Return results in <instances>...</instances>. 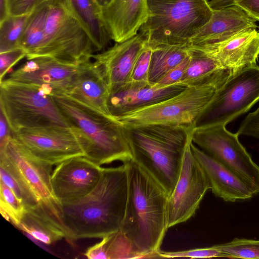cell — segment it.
I'll return each instance as SVG.
<instances>
[{
    "label": "cell",
    "mask_w": 259,
    "mask_h": 259,
    "mask_svg": "<svg viewBox=\"0 0 259 259\" xmlns=\"http://www.w3.org/2000/svg\"><path fill=\"white\" fill-rule=\"evenodd\" d=\"M84 255L89 259H107L104 238L100 242L89 247Z\"/></svg>",
    "instance_id": "cell-39"
},
{
    "label": "cell",
    "mask_w": 259,
    "mask_h": 259,
    "mask_svg": "<svg viewBox=\"0 0 259 259\" xmlns=\"http://www.w3.org/2000/svg\"><path fill=\"white\" fill-rule=\"evenodd\" d=\"M77 66L50 57L39 56L28 60L4 79L45 87L50 90L54 95H66Z\"/></svg>",
    "instance_id": "cell-16"
},
{
    "label": "cell",
    "mask_w": 259,
    "mask_h": 259,
    "mask_svg": "<svg viewBox=\"0 0 259 259\" xmlns=\"http://www.w3.org/2000/svg\"><path fill=\"white\" fill-rule=\"evenodd\" d=\"M83 26L98 52L105 50L112 40L96 0H56Z\"/></svg>",
    "instance_id": "cell-24"
},
{
    "label": "cell",
    "mask_w": 259,
    "mask_h": 259,
    "mask_svg": "<svg viewBox=\"0 0 259 259\" xmlns=\"http://www.w3.org/2000/svg\"><path fill=\"white\" fill-rule=\"evenodd\" d=\"M191 142L192 135L185 150L178 180L168 196V228L185 222L193 217L206 192L210 189L207 178L193 154Z\"/></svg>",
    "instance_id": "cell-11"
},
{
    "label": "cell",
    "mask_w": 259,
    "mask_h": 259,
    "mask_svg": "<svg viewBox=\"0 0 259 259\" xmlns=\"http://www.w3.org/2000/svg\"></svg>",
    "instance_id": "cell-44"
},
{
    "label": "cell",
    "mask_w": 259,
    "mask_h": 259,
    "mask_svg": "<svg viewBox=\"0 0 259 259\" xmlns=\"http://www.w3.org/2000/svg\"><path fill=\"white\" fill-rule=\"evenodd\" d=\"M188 56V44L160 45L152 47L149 82L157 83Z\"/></svg>",
    "instance_id": "cell-25"
},
{
    "label": "cell",
    "mask_w": 259,
    "mask_h": 259,
    "mask_svg": "<svg viewBox=\"0 0 259 259\" xmlns=\"http://www.w3.org/2000/svg\"><path fill=\"white\" fill-rule=\"evenodd\" d=\"M25 57L26 54L21 48L0 53V82L10 69Z\"/></svg>",
    "instance_id": "cell-34"
},
{
    "label": "cell",
    "mask_w": 259,
    "mask_h": 259,
    "mask_svg": "<svg viewBox=\"0 0 259 259\" xmlns=\"http://www.w3.org/2000/svg\"><path fill=\"white\" fill-rule=\"evenodd\" d=\"M13 137L34 157L54 165L68 159L84 156L71 127L47 126L22 129Z\"/></svg>",
    "instance_id": "cell-13"
},
{
    "label": "cell",
    "mask_w": 259,
    "mask_h": 259,
    "mask_svg": "<svg viewBox=\"0 0 259 259\" xmlns=\"http://www.w3.org/2000/svg\"><path fill=\"white\" fill-rule=\"evenodd\" d=\"M44 17V3L29 14L19 43L28 60L39 56L45 38Z\"/></svg>",
    "instance_id": "cell-27"
},
{
    "label": "cell",
    "mask_w": 259,
    "mask_h": 259,
    "mask_svg": "<svg viewBox=\"0 0 259 259\" xmlns=\"http://www.w3.org/2000/svg\"><path fill=\"white\" fill-rule=\"evenodd\" d=\"M127 193L126 162L118 167L103 168L99 183L85 196L65 204L56 200L50 209L64 229L68 241L102 238L120 230Z\"/></svg>",
    "instance_id": "cell-1"
},
{
    "label": "cell",
    "mask_w": 259,
    "mask_h": 259,
    "mask_svg": "<svg viewBox=\"0 0 259 259\" xmlns=\"http://www.w3.org/2000/svg\"><path fill=\"white\" fill-rule=\"evenodd\" d=\"M9 15L7 0H0V22L3 21Z\"/></svg>",
    "instance_id": "cell-42"
},
{
    "label": "cell",
    "mask_w": 259,
    "mask_h": 259,
    "mask_svg": "<svg viewBox=\"0 0 259 259\" xmlns=\"http://www.w3.org/2000/svg\"><path fill=\"white\" fill-rule=\"evenodd\" d=\"M186 87L180 83L159 86L149 82H129L109 91L107 101L108 110L110 116L115 118L169 98Z\"/></svg>",
    "instance_id": "cell-17"
},
{
    "label": "cell",
    "mask_w": 259,
    "mask_h": 259,
    "mask_svg": "<svg viewBox=\"0 0 259 259\" xmlns=\"http://www.w3.org/2000/svg\"><path fill=\"white\" fill-rule=\"evenodd\" d=\"M234 5L240 7L248 15L259 22V0H237Z\"/></svg>",
    "instance_id": "cell-38"
},
{
    "label": "cell",
    "mask_w": 259,
    "mask_h": 259,
    "mask_svg": "<svg viewBox=\"0 0 259 259\" xmlns=\"http://www.w3.org/2000/svg\"><path fill=\"white\" fill-rule=\"evenodd\" d=\"M215 245L226 257L259 259V240L235 238L230 242Z\"/></svg>",
    "instance_id": "cell-30"
},
{
    "label": "cell",
    "mask_w": 259,
    "mask_h": 259,
    "mask_svg": "<svg viewBox=\"0 0 259 259\" xmlns=\"http://www.w3.org/2000/svg\"><path fill=\"white\" fill-rule=\"evenodd\" d=\"M232 73L223 69L169 98L114 118L126 127L155 124L196 127L200 117Z\"/></svg>",
    "instance_id": "cell-5"
},
{
    "label": "cell",
    "mask_w": 259,
    "mask_h": 259,
    "mask_svg": "<svg viewBox=\"0 0 259 259\" xmlns=\"http://www.w3.org/2000/svg\"><path fill=\"white\" fill-rule=\"evenodd\" d=\"M48 0H7L9 15H25Z\"/></svg>",
    "instance_id": "cell-35"
},
{
    "label": "cell",
    "mask_w": 259,
    "mask_h": 259,
    "mask_svg": "<svg viewBox=\"0 0 259 259\" xmlns=\"http://www.w3.org/2000/svg\"><path fill=\"white\" fill-rule=\"evenodd\" d=\"M28 16L9 15L0 22V53L20 48V40Z\"/></svg>",
    "instance_id": "cell-28"
},
{
    "label": "cell",
    "mask_w": 259,
    "mask_h": 259,
    "mask_svg": "<svg viewBox=\"0 0 259 259\" xmlns=\"http://www.w3.org/2000/svg\"><path fill=\"white\" fill-rule=\"evenodd\" d=\"M191 147L214 195L225 201L232 202L249 199L254 195L250 188L241 179L197 147L192 141Z\"/></svg>",
    "instance_id": "cell-20"
},
{
    "label": "cell",
    "mask_w": 259,
    "mask_h": 259,
    "mask_svg": "<svg viewBox=\"0 0 259 259\" xmlns=\"http://www.w3.org/2000/svg\"><path fill=\"white\" fill-rule=\"evenodd\" d=\"M101 12L112 40L121 42L138 34L146 22L147 0H111Z\"/></svg>",
    "instance_id": "cell-21"
},
{
    "label": "cell",
    "mask_w": 259,
    "mask_h": 259,
    "mask_svg": "<svg viewBox=\"0 0 259 259\" xmlns=\"http://www.w3.org/2000/svg\"><path fill=\"white\" fill-rule=\"evenodd\" d=\"M108 86L91 60L80 63L66 95L109 116Z\"/></svg>",
    "instance_id": "cell-22"
},
{
    "label": "cell",
    "mask_w": 259,
    "mask_h": 259,
    "mask_svg": "<svg viewBox=\"0 0 259 259\" xmlns=\"http://www.w3.org/2000/svg\"><path fill=\"white\" fill-rule=\"evenodd\" d=\"M190 62L189 56L170 70L157 83L159 86H167L178 83L183 77Z\"/></svg>",
    "instance_id": "cell-37"
},
{
    "label": "cell",
    "mask_w": 259,
    "mask_h": 259,
    "mask_svg": "<svg viewBox=\"0 0 259 259\" xmlns=\"http://www.w3.org/2000/svg\"><path fill=\"white\" fill-rule=\"evenodd\" d=\"M0 211L2 216L17 228L25 211V206L13 191L0 181Z\"/></svg>",
    "instance_id": "cell-29"
},
{
    "label": "cell",
    "mask_w": 259,
    "mask_h": 259,
    "mask_svg": "<svg viewBox=\"0 0 259 259\" xmlns=\"http://www.w3.org/2000/svg\"><path fill=\"white\" fill-rule=\"evenodd\" d=\"M194 46L209 53L223 68L234 73L256 64L259 58V30L248 29L215 45Z\"/></svg>",
    "instance_id": "cell-19"
},
{
    "label": "cell",
    "mask_w": 259,
    "mask_h": 259,
    "mask_svg": "<svg viewBox=\"0 0 259 259\" xmlns=\"http://www.w3.org/2000/svg\"><path fill=\"white\" fill-rule=\"evenodd\" d=\"M237 0H210L208 3L213 9L223 8L234 5Z\"/></svg>",
    "instance_id": "cell-41"
},
{
    "label": "cell",
    "mask_w": 259,
    "mask_h": 259,
    "mask_svg": "<svg viewBox=\"0 0 259 259\" xmlns=\"http://www.w3.org/2000/svg\"><path fill=\"white\" fill-rule=\"evenodd\" d=\"M13 135V133L7 120L3 112L0 111V145L5 143Z\"/></svg>",
    "instance_id": "cell-40"
},
{
    "label": "cell",
    "mask_w": 259,
    "mask_h": 259,
    "mask_svg": "<svg viewBox=\"0 0 259 259\" xmlns=\"http://www.w3.org/2000/svg\"><path fill=\"white\" fill-rule=\"evenodd\" d=\"M44 6L45 38L39 56L73 65L91 60L98 50L80 22L56 0L46 1Z\"/></svg>",
    "instance_id": "cell-8"
},
{
    "label": "cell",
    "mask_w": 259,
    "mask_h": 259,
    "mask_svg": "<svg viewBox=\"0 0 259 259\" xmlns=\"http://www.w3.org/2000/svg\"><path fill=\"white\" fill-rule=\"evenodd\" d=\"M159 258L190 257L210 258L225 257L224 253L213 245L208 247L198 248L187 250L166 252L161 250L158 253Z\"/></svg>",
    "instance_id": "cell-33"
},
{
    "label": "cell",
    "mask_w": 259,
    "mask_h": 259,
    "mask_svg": "<svg viewBox=\"0 0 259 259\" xmlns=\"http://www.w3.org/2000/svg\"><path fill=\"white\" fill-rule=\"evenodd\" d=\"M237 133L259 140V107L248 114L241 122Z\"/></svg>",
    "instance_id": "cell-36"
},
{
    "label": "cell",
    "mask_w": 259,
    "mask_h": 259,
    "mask_svg": "<svg viewBox=\"0 0 259 259\" xmlns=\"http://www.w3.org/2000/svg\"><path fill=\"white\" fill-rule=\"evenodd\" d=\"M239 135L231 133L223 124L195 127L192 142L212 158L224 165L252 190L259 193V166L241 144Z\"/></svg>",
    "instance_id": "cell-9"
},
{
    "label": "cell",
    "mask_w": 259,
    "mask_h": 259,
    "mask_svg": "<svg viewBox=\"0 0 259 259\" xmlns=\"http://www.w3.org/2000/svg\"><path fill=\"white\" fill-rule=\"evenodd\" d=\"M103 238L107 259L136 258L131 243L120 230Z\"/></svg>",
    "instance_id": "cell-31"
},
{
    "label": "cell",
    "mask_w": 259,
    "mask_h": 259,
    "mask_svg": "<svg viewBox=\"0 0 259 259\" xmlns=\"http://www.w3.org/2000/svg\"><path fill=\"white\" fill-rule=\"evenodd\" d=\"M128 193L120 231L136 258H159L167 230L168 195L134 160L127 162Z\"/></svg>",
    "instance_id": "cell-2"
},
{
    "label": "cell",
    "mask_w": 259,
    "mask_h": 259,
    "mask_svg": "<svg viewBox=\"0 0 259 259\" xmlns=\"http://www.w3.org/2000/svg\"><path fill=\"white\" fill-rule=\"evenodd\" d=\"M0 111L13 133L25 128L71 127L53 92L41 86L4 79L0 82Z\"/></svg>",
    "instance_id": "cell-7"
},
{
    "label": "cell",
    "mask_w": 259,
    "mask_h": 259,
    "mask_svg": "<svg viewBox=\"0 0 259 259\" xmlns=\"http://www.w3.org/2000/svg\"><path fill=\"white\" fill-rule=\"evenodd\" d=\"M194 127L161 124L125 127L132 160L168 196L178 180L185 150Z\"/></svg>",
    "instance_id": "cell-3"
},
{
    "label": "cell",
    "mask_w": 259,
    "mask_h": 259,
    "mask_svg": "<svg viewBox=\"0 0 259 259\" xmlns=\"http://www.w3.org/2000/svg\"><path fill=\"white\" fill-rule=\"evenodd\" d=\"M77 138L84 157L99 165L133 159L126 129L113 117L66 95H54Z\"/></svg>",
    "instance_id": "cell-4"
},
{
    "label": "cell",
    "mask_w": 259,
    "mask_h": 259,
    "mask_svg": "<svg viewBox=\"0 0 259 259\" xmlns=\"http://www.w3.org/2000/svg\"><path fill=\"white\" fill-rule=\"evenodd\" d=\"M18 228L48 245L66 238L64 229L46 203L41 201L33 206L25 207Z\"/></svg>",
    "instance_id": "cell-23"
},
{
    "label": "cell",
    "mask_w": 259,
    "mask_h": 259,
    "mask_svg": "<svg viewBox=\"0 0 259 259\" xmlns=\"http://www.w3.org/2000/svg\"><path fill=\"white\" fill-rule=\"evenodd\" d=\"M152 47L147 43L140 52L135 63L130 82H149Z\"/></svg>",
    "instance_id": "cell-32"
},
{
    "label": "cell",
    "mask_w": 259,
    "mask_h": 259,
    "mask_svg": "<svg viewBox=\"0 0 259 259\" xmlns=\"http://www.w3.org/2000/svg\"><path fill=\"white\" fill-rule=\"evenodd\" d=\"M188 45L190 62L183 77L178 83L186 86L193 84L225 69L206 51L196 46Z\"/></svg>",
    "instance_id": "cell-26"
},
{
    "label": "cell",
    "mask_w": 259,
    "mask_h": 259,
    "mask_svg": "<svg viewBox=\"0 0 259 259\" xmlns=\"http://www.w3.org/2000/svg\"><path fill=\"white\" fill-rule=\"evenodd\" d=\"M0 167L14 176L38 202L56 200L51 183L52 165L34 157L13 135L0 145Z\"/></svg>",
    "instance_id": "cell-12"
},
{
    "label": "cell",
    "mask_w": 259,
    "mask_h": 259,
    "mask_svg": "<svg viewBox=\"0 0 259 259\" xmlns=\"http://www.w3.org/2000/svg\"><path fill=\"white\" fill-rule=\"evenodd\" d=\"M103 168L84 156L59 164L52 172L53 194L60 203H68L89 194L99 183Z\"/></svg>",
    "instance_id": "cell-14"
},
{
    "label": "cell",
    "mask_w": 259,
    "mask_h": 259,
    "mask_svg": "<svg viewBox=\"0 0 259 259\" xmlns=\"http://www.w3.org/2000/svg\"><path fill=\"white\" fill-rule=\"evenodd\" d=\"M100 7L102 9L109 4L111 0H96Z\"/></svg>",
    "instance_id": "cell-43"
},
{
    "label": "cell",
    "mask_w": 259,
    "mask_h": 259,
    "mask_svg": "<svg viewBox=\"0 0 259 259\" xmlns=\"http://www.w3.org/2000/svg\"><path fill=\"white\" fill-rule=\"evenodd\" d=\"M213 10L210 19L190 39L189 45H215L243 31L258 27L257 21L237 5Z\"/></svg>",
    "instance_id": "cell-18"
},
{
    "label": "cell",
    "mask_w": 259,
    "mask_h": 259,
    "mask_svg": "<svg viewBox=\"0 0 259 259\" xmlns=\"http://www.w3.org/2000/svg\"><path fill=\"white\" fill-rule=\"evenodd\" d=\"M148 14L140 31L152 47L188 44L210 19L208 0H147Z\"/></svg>",
    "instance_id": "cell-6"
},
{
    "label": "cell",
    "mask_w": 259,
    "mask_h": 259,
    "mask_svg": "<svg viewBox=\"0 0 259 259\" xmlns=\"http://www.w3.org/2000/svg\"><path fill=\"white\" fill-rule=\"evenodd\" d=\"M146 43L145 34L139 31L131 38L93 55V63L106 82L109 91L130 82L135 63Z\"/></svg>",
    "instance_id": "cell-15"
},
{
    "label": "cell",
    "mask_w": 259,
    "mask_h": 259,
    "mask_svg": "<svg viewBox=\"0 0 259 259\" xmlns=\"http://www.w3.org/2000/svg\"><path fill=\"white\" fill-rule=\"evenodd\" d=\"M259 101V65L244 68L231 75L198 120L196 126L226 125Z\"/></svg>",
    "instance_id": "cell-10"
}]
</instances>
